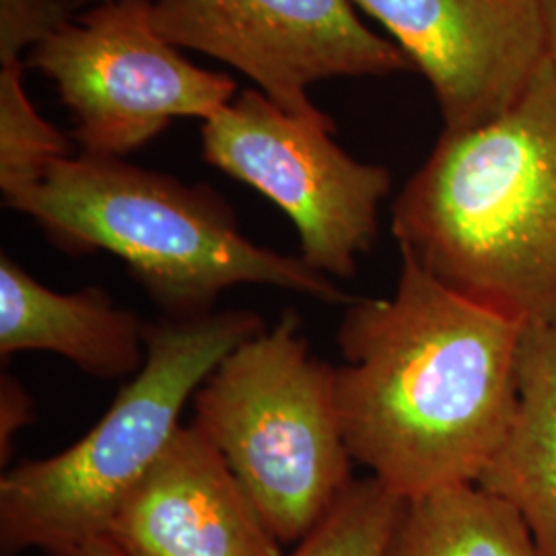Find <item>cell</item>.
<instances>
[{
	"label": "cell",
	"mask_w": 556,
	"mask_h": 556,
	"mask_svg": "<svg viewBox=\"0 0 556 556\" xmlns=\"http://www.w3.org/2000/svg\"><path fill=\"white\" fill-rule=\"evenodd\" d=\"M396 293L353 299L334 394L353 462L402 498L477 484L516 417L523 326L404 254Z\"/></svg>",
	"instance_id": "6da1fadb"
},
{
	"label": "cell",
	"mask_w": 556,
	"mask_h": 556,
	"mask_svg": "<svg viewBox=\"0 0 556 556\" xmlns=\"http://www.w3.org/2000/svg\"><path fill=\"white\" fill-rule=\"evenodd\" d=\"M400 254L521 326L556 324V66L472 130H443L392 206Z\"/></svg>",
	"instance_id": "7a4b0ae2"
},
{
	"label": "cell",
	"mask_w": 556,
	"mask_h": 556,
	"mask_svg": "<svg viewBox=\"0 0 556 556\" xmlns=\"http://www.w3.org/2000/svg\"><path fill=\"white\" fill-rule=\"evenodd\" d=\"M4 206L31 217L68 254L110 252L124 260L167 318L206 316L220 293L238 285L353 301L305 260L245 238L213 188L118 157L59 160L34 186L4 194Z\"/></svg>",
	"instance_id": "3957f363"
},
{
	"label": "cell",
	"mask_w": 556,
	"mask_h": 556,
	"mask_svg": "<svg viewBox=\"0 0 556 556\" xmlns=\"http://www.w3.org/2000/svg\"><path fill=\"white\" fill-rule=\"evenodd\" d=\"M266 330L248 309L147 324V358L108 413L56 456L0 478V544L15 555L105 536L122 503L179 431V417L220 361Z\"/></svg>",
	"instance_id": "277c9868"
},
{
	"label": "cell",
	"mask_w": 556,
	"mask_h": 556,
	"mask_svg": "<svg viewBox=\"0 0 556 556\" xmlns=\"http://www.w3.org/2000/svg\"><path fill=\"white\" fill-rule=\"evenodd\" d=\"M192 408V425L215 445L280 544L312 534L353 484L334 367L309 353L295 312L223 358Z\"/></svg>",
	"instance_id": "5b68a950"
},
{
	"label": "cell",
	"mask_w": 556,
	"mask_h": 556,
	"mask_svg": "<svg viewBox=\"0 0 556 556\" xmlns=\"http://www.w3.org/2000/svg\"><path fill=\"white\" fill-rule=\"evenodd\" d=\"M59 89L85 155L126 157L176 118L208 119L236 98L229 75L194 66L163 40L153 0H103L29 50Z\"/></svg>",
	"instance_id": "8992f818"
},
{
	"label": "cell",
	"mask_w": 556,
	"mask_h": 556,
	"mask_svg": "<svg viewBox=\"0 0 556 556\" xmlns=\"http://www.w3.org/2000/svg\"><path fill=\"white\" fill-rule=\"evenodd\" d=\"M326 128L282 112L245 89L202 124V157L273 200L293 220L301 258L332 278H349L378 238L379 206L392 174L353 160Z\"/></svg>",
	"instance_id": "52a82bcc"
},
{
	"label": "cell",
	"mask_w": 556,
	"mask_h": 556,
	"mask_svg": "<svg viewBox=\"0 0 556 556\" xmlns=\"http://www.w3.org/2000/svg\"><path fill=\"white\" fill-rule=\"evenodd\" d=\"M153 23L172 46L236 66L282 112L326 128L337 124L309 100L312 85L415 68L351 0H153Z\"/></svg>",
	"instance_id": "ba28073f"
},
{
	"label": "cell",
	"mask_w": 556,
	"mask_h": 556,
	"mask_svg": "<svg viewBox=\"0 0 556 556\" xmlns=\"http://www.w3.org/2000/svg\"><path fill=\"white\" fill-rule=\"evenodd\" d=\"M433 87L447 132L507 112L546 59L540 0H351Z\"/></svg>",
	"instance_id": "9c48e42d"
},
{
	"label": "cell",
	"mask_w": 556,
	"mask_h": 556,
	"mask_svg": "<svg viewBox=\"0 0 556 556\" xmlns=\"http://www.w3.org/2000/svg\"><path fill=\"white\" fill-rule=\"evenodd\" d=\"M105 536L126 556H282L254 501L194 425L179 427Z\"/></svg>",
	"instance_id": "30bf717a"
},
{
	"label": "cell",
	"mask_w": 556,
	"mask_h": 556,
	"mask_svg": "<svg viewBox=\"0 0 556 556\" xmlns=\"http://www.w3.org/2000/svg\"><path fill=\"white\" fill-rule=\"evenodd\" d=\"M25 351L68 358L93 378H126L144 365L147 324L98 287L56 293L2 254L0 357Z\"/></svg>",
	"instance_id": "8fae6325"
},
{
	"label": "cell",
	"mask_w": 556,
	"mask_h": 556,
	"mask_svg": "<svg viewBox=\"0 0 556 556\" xmlns=\"http://www.w3.org/2000/svg\"><path fill=\"white\" fill-rule=\"evenodd\" d=\"M477 484L516 509L538 555L556 556V324L523 326L516 417Z\"/></svg>",
	"instance_id": "7c38bea8"
},
{
	"label": "cell",
	"mask_w": 556,
	"mask_h": 556,
	"mask_svg": "<svg viewBox=\"0 0 556 556\" xmlns=\"http://www.w3.org/2000/svg\"><path fill=\"white\" fill-rule=\"evenodd\" d=\"M383 556H540L516 509L478 484L404 498Z\"/></svg>",
	"instance_id": "4fadbf2b"
},
{
	"label": "cell",
	"mask_w": 556,
	"mask_h": 556,
	"mask_svg": "<svg viewBox=\"0 0 556 556\" xmlns=\"http://www.w3.org/2000/svg\"><path fill=\"white\" fill-rule=\"evenodd\" d=\"M25 62L0 64V188L2 197L34 186L59 160L68 142L41 118L25 91Z\"/></svg>",
	"instance_id": "5bb4252c"
},
{
	"label": "cell",
	"mask_w": 556,
	"mask_h": 556,
	"mask_svg": "<svg viewBox=\"0 0 556 556\" xmlns=\"http://www.w3.org/2000/svg\"><path fill=\"white\" fill-rule=\"evenodd\" d=\"M404 498L378 478L353 480L318 528L289 556H383Z\"/></svg>",
	"instance_id": "9a60e30c"
},
{
	"label": "cell",
	"mask_w": 556,
	"mask_h": 556,
	"mask_svg": "<svg viewBox=\"0 0 556 556\" xmlns=\"http://www.w3.org/2000/svg\"><path fill=\"white\" fill-rule=\"evenodd\" d=\"M75 9L71 0H0V64L25 62L21 54L73 21Z\"/></svg>",
	"instance_id": "2e32d148"
},
{
	"label": "cell",
	"mask_w": 556,
	"mask_h": 556,
	"mask_svg": "<svg viewBox=\"0 0 556 556\" xmlns=\"http://www.w3.org/2000/svg\"><path fill=\"white\" fill-rule=\"evenodd\" d=\"M34 418L31 397L13 376H2L0 381V462L7 466L13 443L23 427Z\"/></svg>",
	"instance_id": "e0dca14e"
},
{
	"label": "cell",
	"mask_w": 556,
	"mask_h": 556,
	"mask_svg": "<svg viewBox=\"0 0 556 556\" xmlns=\"http://www.w3.org/2000/svg\"><path fill=\"white\" fill-rule=\"evenodd\" d=\"M50 556H126L118 546L110 540L108 536H96L79 542V544H73V546H66V548H60L56 553H52Z\"/></svg>",
	"instance_id": "ac0fdd59"
},
{
	"label": "cell",
	"mask_w": 556,
	"mask_h": 556,
	"mask_svg": "<svg viewBox=\"0 0 556 556\" xmlns=\"http://www.w3.org/2000/svg\"><path fill=\"white\" fill-rule=\"evenodd\" d=\"M542 20H544V38H546V56L556 66V0H540Z\"/></svg>",
	"instance_id": "d6986e66"
},
{
	"label": "cell",
	"mask_w": 556,
	"mask_h": 556,
	"mask_svg": "<svg viewBox=\"0 0 556 556\" xmlns=\"http://www.w3.org/2000/svg\"><path fill=\"white\" fill-rule=\"evenodd\" d=\"M71 2L79 9L83 4H98V2H103V0H71Z\"/></svg>",
	"instance_id": "ffe728a7"
}]
</instances>
